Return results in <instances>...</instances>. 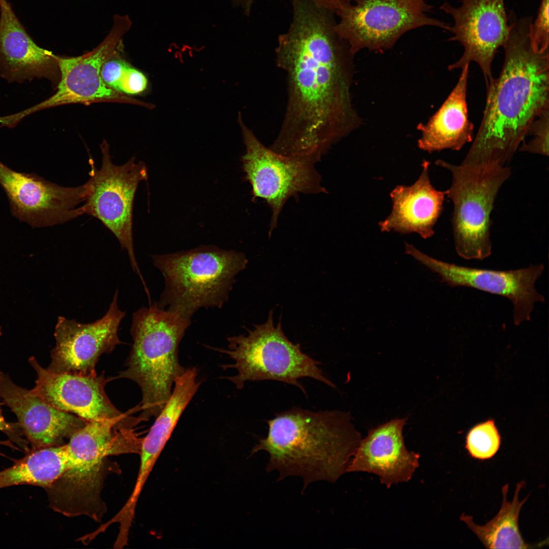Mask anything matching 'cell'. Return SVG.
<instances>
[{
    "instance_id": "6da1fadb",
    "label": "cell",
    "mask_w": 549,
    "mask_h": 549,
    "mask_svg": "<svg viewBox=\"0 0 549 549\" xmlns=\"http://www.w3.org/2000/svg\"><path fill=\"white\" fill-rule=\"evenodd\" d=\"M290 2L292 20L275 53L286 73L287 102L269 148L319 161L360 124L350 93L354 54L334 29L333 13L310 0Z\"/></svg>"
},
{
    "instance_id": "7a4b0ae2",
    "label": "cell",
    "mask_w": 549,
    "mask_h": 549,
    "mask_svg": "<svg viewBox=\"0 0 549 549\" xmlns=\"http://www.w3.org/2000/svg\"><path fill=\"white\" fill-rule=\"evenodd\" d=\"M532 20L511 21L502 70L486 87L481 123L462 164L507 166L533 121L549 109L548 50H533L529 35Z\"/></svg>"
},
{
    "instance_id": "3957f363",
    "label": "cell",
    "mask_w": 549,
    "mask_h": 549,
    "mask_svg": "<svg viewBox=\"0 0 549 549\" xmlns=\"http://www.w3.org/2000/svg\"><path fill=\"white\" fill-rule=\"evenodd\" d=\"M267 423V436L259 439L251 454L266 452L267 472H278L279 480L299 476L303 490L315 481H337L347 472L361 440L350 415L339 411L294 407Z\"/></svg>"
},
{
    "instance_id": "277c9868",
    "label": "cell",
    "mask_w": 549,
    "mask_h": 549,
    "mask_svg": "<svg viewBox=\"0 0 549 549\" xmlns=\"http://www.w3.org/2000/svg\"><path fill=\"white\" fill-rule=\"evenodd\" d=\"M138 440L119 419L87 421L66 443L68 468L45 489L50 507L67 516L84 515L100 522L106 510L101 498L105 461L110 455L135 453Z\"/></svg>"
},
{
    "instance_id": "5b68a950",
    "label": "cell",
    "mask_w": 549,
    "mask_h": 549,
    "mask_svg": "<svg viewBox=\"0 0 549 549\" xmlns=\"http://www.w3.org/2000/svg\"><path fill=\"white\" fill-rule=\"evenodd\" d=\"M190 319L159 307L157 303L133 314V343L126 369L117 378L135 382L142 392L138 406L142 421L155 418L169 399L176 379L185 371L178 348Z\"/></svg>"
},
{
    "instance_id": "8992f818",
    "label": "cell",
    "mask_w": 549,
    "mask_h": 549,
    "mask_svg": "<svg viewBox=\"0 0 549 549\" xmlns=\"http://www.w3.org/2000/svg\"><path fill=\"white\" fill-rule=\"evenodd\" d=\"M152 259L165 280L158 306L190 320L202 308H221L248 263L243 253L213 245Z\"/></svg>"
},
{
    "instance_id": "52a82bcc",
    "label": "cell",
    "mask_w": 549,
    "mask_h": 549,
    "mask_svg": "<svg viewBox=\"0 0 549 549\" xmlns=\"http://www.w3.org/2000/svg\"><path fill=\"white\" fill-rule=\"evenodd\" d=\"M227 342V349L210 348L233 360L232 364L221 367L236 370V375L227 379L239 390L248 381L274 380L296 386L307 395L298 381L304 377L336 387L319 367L321 363L304 353L299 344L288 339L281 322L274 325L272 311L265 323L247 329L246 334L229 337Z\"/></svg>"
},
{
    "instance_id": "ba28073f",
    "label": "cell",
    "mask_w": 549,
    "mask_h": 549,
    "mask_svg": "<svg viewBox=\"0 0 549 549\" xmlns=\"http://www.w3.org/2000/svg\"><path fill=\"white\" fill-rule=\"evenodd\" d=\"M435 163L452 174L446 193L453 204L452 227L456 253L467 260L489 257L491 215L499 190L511 175L510 168L496 164L457 165L441 160Z\"/></svg>"
},
{
    "instance_id": "9c48e42d",
    "label": "cell",
    "mask_w": 549,
    "mask_h": 549,
    "mask_svg": "<svg viewBox=\"0 0 549 549\" xmlns=\"http://www.w3.org/2000/svg\"><path fill=\"white\" fill-rule=\"evenodd\" d=\"M424 0H335L330 11L339 17L334 29L354 54L361 49L392 48L404 34L418 27L448 25L426 13Z\"/></svg>"
},
{
    "instance_id": "30bf717a",
    "label": "cell",
    "mask_w": 549,
    "mask_h": 549,
    "mask_svg": "<svg viewBox=\"0 0 549 549\" xmlns=\"http://www.w3.org/2000/svg\"><path fill=\"white\" fill-rule=\"evenodd\" d=\"M240 126L246 152L242 156L245 179L251 185L253 199H264L272 215L269 235L277 227L279 216L286 201L299 193H326L321 177L315 167L318 161L311 158L289 157L278 154L264 145L243 123Z\"/></svg>"
},
{
    "instance_id": "8fae6325",
    "label": "cell",
    "mask_w": 549,
    "mask_h": 549,
    "mask_svg": "<svg viewBox=\"0 0 549 549\" xmlns=\"http://www.w3.org/2000/svg\"><path fill=\"white\" fill-rule=\"evenodd\" d=\"M100 147L101 166L97 169L93 161H89L92 169L82 208L84 214L96 218L113 233L127 251L134 272L144 284L134 250L132 217L135 193L139 182L147 179V167L142 162H136L135 157L116 165L107 141L104 140Z\"/></svg>"
},
{
    "instance_id": "7c38bea8",
    "label": "cell",
    "mask_w": 549,
    "mask_h": 549,
    "mask_svg": "<svg viewBox=\"0 0 549 549\" xmlns=\"http://www.w3.org/2000/svg\"><path fill=\"white\" fill-rule=\"evenodd\" d=\"M129 16H113L112 27L103 41L92 51L80 56H57L60 78L56 92L45 101L18 113L20 118L44 109L60 105L99 102L137 105L152 109V104L130 98L108 86L101 75L104 64L114 54L124 35L130 29Z\"/></svg>"
},
{
    "instance_id": "4fadbf2b",
    "label": "cell",
    "mask_w": 549,
    "mask_h": 549,
    "mask_svg": "<svg viewBox=\"0 0 549 549\" xmlns=\"http://www.w3.org/2000/svg\"><path fill=\"white\" fill-rule=\"evenodd\" d=\"M405 253L439 275L449 286L468 287L509 299L513 304L515 325L529 321L534 304L545 301L535 284L544 270L543 264L509 270L471 268L439 260L405 245Z\"/></svg>"
},
{
    "instance_id": "5bb4252c",
    "label": "cell",
    "mask_w": 549,
    "mask_h": 549,
    "mask_svg": "<svg viewBox=\"0 0 549 549\" xmlns=\"http://www.w3.org/2000/svg\"><path fill=\"white\" fill-rule=\"evenodd\" d=\"M0 185L13 216L33 228L66 223L84 214L85 183L75 187L59 186L34 173L15 171L0 161Z\"/></svg>"
},
{
    "instance_id": "9a60e30c",
    "label": "cell",
    "mask_w": 549,
    "mask_h": 549,
    "mask_svg": "<svg viewBox=\"0 0 549 549\" xmlns=\"http://www.w3.org/2000/svg\"><path fill=\"white\" fill-rule=\"evenodd\" d=\"M440 9L453 19V25L446 29L453 35L449 40L459 42L464 49L461 58L448 69H462L474 62L480 68L487 87L494 79L492 64L495 55L507 41L511 28L504 0H462L458 8L445 2Z\"/></svg>"
},
{
    "instance_id": "2e32d148",
    "label": "cell",
    "mask_w": 549,
    "mask_h": 549,
    "mask_svg": "<svg viewBox=\"0 0 549 549\" xmlns=\"http://www.w3.org/2000/svg\"><path fill=\"white\" fill-rule=\"evenodd\" d=\"M116 290L106 314L89 323L59 316L55 327V347L47 369L58 373L87 375L96 373L100 356L113 351L121 343L118 330L126 313L117 303Z\"/></svg>"
},
{
    "instance_id": "e0dca14e",
    "label": "cell",
    "mask_w": 549,
    "mask_h": 549,
    "mask_svg": "<svg viewBox=\"0 0 549 549\" xmlns=\"http://www.w3.org/2000/svg\"><path fill=\"white\" fill-rule=\"evenodd\" d=\"M28 361L37 377L30 391L49 405L86 421L130 416L119 411L110 401L105 390L108 380L104 374L55 373L42 367L34 357Z\"/></svg>"
},
{
    "instance_id": "ac0fdd59",
    "label": "cell",
    "mask_w": 549,
    "mask_h": 549,
    "mask_svg": "<svg viewBox=\"0 0 549 549\" xmlns=\"http://www.w3.org/2000/svg\"><path fill=\"white\" fill-rule=\"evenodd\" d=\"M0 398L16 416L32 449L64 444L87 422L49 405L2 372Z\"/></svg>"
},
{
    "instance_id": "d6986e66",
    "label": "cell",
    "mask_w": 549,
    "mask_h": 549,
    "mask_svg": "<svg viewBox=\"0 0 549 549\" xmlns=\"http://www.w3.org/2000/svg\"><path fill=\"white\" fill-rule=\"evenodd\" d=\"M406 421L392 419L370 430L360 440L347 472L374 474L387 488L410 480L419 466L420 455L405 446L403 430Z\"/></svg>"
},
{
    "instance_id": "ffe728a7",
    "label": "cell",
    "mask_w": 549,
    "mask_h": 549,
    "mask_svg": "<svg viewBox=\"0 0 549 549\" xmlns=\"http://www.w3.org/2000/svg\"><path fill=\"white\" fill-rule=\"evenodd\" d=\"M0 75L9 82L45 78L56 87L57 56L39 46L7 0H0Z\"/></svg>"
},
{
    "instance_id": "44dd1931",
    "label": "cell",
    "mask_w": 549,
    "mask_h": 549,
    "mask_svg": "<svg viewBox=\"0 0 549 549\" xmlns=\"http://www.w3.org/2000/svg\"><path fill=\"white\" fill-rule=\"evenodd\" d=\"M429 164L423 161L422 172L413 185L398 186L391 192V212L379 224L382 232H415L424 239L433 235L446 193L437 190L431 184Z\"/></svg>"
},
{
    "instance_id": "7402d4cb",
    "label": "cell",
    "mask_w": 549,
    "mask_h": 549,
    "mask_svg": "<svg viewBox=\"0 0 549 549\" xmlns=\"http://www.w3.org/2000/svg\"><path fill=\"white\" fill-rule=\"evenodd\" d=\"M469 65L438 110L421 126L418 147L429 152L450 149L460 150L473 140L474 126L468 117L466 100Z\"/></svg>"
},
{
    "instance_id": "603a6c76",
    "label": "cell",
    "mask_w": 549,
    "mask_h": 549,
    "mask_svg": "<svg viewBox=\"0 0 549 549\" xmlns=\"http://www.w3.org/2000/svg\"><path fill=\"white\" fill-rule=\"evenodd\" d=\"M197 375L196 367L189 368L176 379L169 399L156 417L147 435L142 438L136 481L138 486L144 485L179 418L199 389L201 382Z\"/></svg>"
},
{
    "instance_id": "cb8c5ba5",
    "label": "cell",
    "mask_w": 549,
    "mask_h": 549,
    "mask_svg": "<svg viewBox=\"0 0 549 549\" xmlns=\"http://www.w3.org/2000/svg\"><path fill=\"white\" fill-rule=\"evenodd\" d=\"M68 463L66 443L29 449L12 466L0 471V489L23 484L45 489L63 476Z\"/></svg>"
},
{
    "instance_id": "d4e9b609",
    "label": "cell",
    "mask_w": 549,
    "mask_h": 549,
    "mask_svg": "<svg viewBox=\"0 0 549 549\" xmlns=\"http://www.w3.org/2000/svg\"><path fill=\"white\" fill-rule=\"evenodd\" d=\"M524 484L522 481L516 484L514 495L511 502L507 500L508 485L503 486V502L498 514L484 526H479L471 516L463 513L460 520L476 535L486 548H529L520 532L518 518L521 508L528 497L520 501L518 494Z\"/></svg>"
},
{
    "instance_id": "484cf974",
    "label": "cell",
    "mask_w": 549,
    "mask_h": 549,
    "mask_svg": "<svg viewBox=\"0 0 549 549\" xmlns=\"http://www.w3.org/2000/svg\"><path fill=\"white\" fill-rule=\"evenodd\" d=\"M116 53L102 66L101 75L105 83L125 95H139L147 91L148 80L146 75L118 56Z\"/></svg>"
},
{
    "instance_id": "4316f807",
    "label": "cell",
    "mask_w": 549,
    "mask_h": 549,
    "mask_svg": "<svg viewBox=\"0 0 549 549\" xmlns=\"http://www.w3.org/2000/svg\"><path fill=\"white\" fill-rule=\"evenodd\" d=\"M501 435L493 419L477 423L468 432L466 448L470 455L479 460L494 456L501 445Z\"/></svg>"
},
{
    "instance_id": "83f0119b",
    "label": "cell",
    "mask_w": 549,
    "mask_h": 549,
    "mask_svg": "<svg viewBox=\"0 0 549 549\" xmlns=\"http://www.w3.org/2000/svg\"><path fill=\"white\" fill-rule=\"evenodd\" d=\"M548 112L549 109L544 111L533 121L526 138L533 137L528 142H522L518 147L520 151L548 156Z\"/></svg>"
},
{
    "instance_id": "f1b7e54d",
    "label": "cell",
    "mask_w": 549,
    "mask_h": 549,
    "mask_svg": "<svg viewBox=\"0 0 549 549\" xmlns=\"http://www.w3.org/2000/svg\"><path fill=\"white\" fill-rule=\"evenodd\" d=\"M548 1L541 0L536 19L529 26L531 46L534 51L538 52L548 50Z\"/></svg>"
},
{
    "instance_id": "f546056e",
    "label": "cell",
    "mask_w": 549,
    "mask_h": 549,
    "mask_svg": "<svg viewBox=\"0 0 549 549\" xmlns=\"http://www.w3.org/2000/svg\"><path fill=\"white\" fill-rule=\"evenodd\" d=\"M0 430L6 434L13 441L16 442L24 449L27 448L26 442L21 438V430L17 423H9L6 421L3 416L0 407Z\"/></svg>"
},
{
    "instance_id": "4dcf8cb0",
    "label": "cell",
    "mask_w": 549,
    "mask_h": 549,
    "mask_svg": "<svg viewBox=\"0 0 549 549\" xmlns=\"http://www.w3.org/2000/svg\"><path fill=\"white\" fill-rule=\"evenodd\" d=\"M236 3L240 5L243 9L245 13L249 14L254 0H234Z\"/></svg>"
},
{
    "instance_id": "1f68e13d",
    "label": "cell",
    "mask_w": 549,
    "mask_h": 549,
    "mask_svg": "<svg viewBox=\"0 0 549 549\" xmlns=\"http://www.w3.org/2000/svg\"><path fill=\"white\" fill-rule=\"evenodd\" d=\"M319 7L329 10L334 0H310Z\"/></svg>"
},
{
    "instance_id": "d6a6232c",
    "label": "cell",
    "mask_w": 549,
    "mask_h": 549,
    "mask_svg": "<svg viewBox=\"0 0 549 549\" xmlns=\"http://www.w3.org/2000/svg\"><path fill=\"white\" fill-rule=\"evenodd\" d=\"M2 329H1V326H0V336H1V335H2Z\"/></svg>"
}]
</instances>
